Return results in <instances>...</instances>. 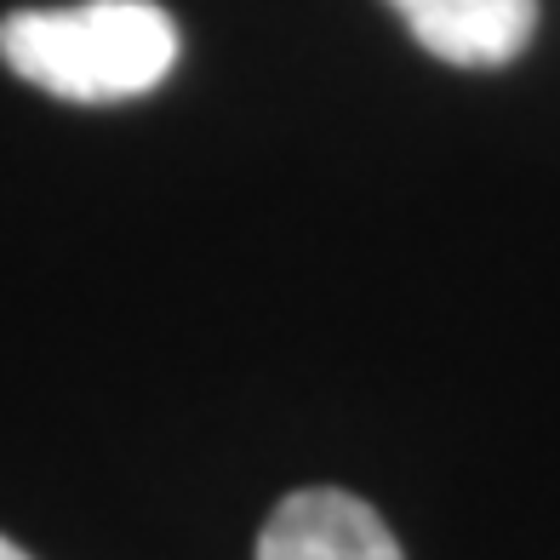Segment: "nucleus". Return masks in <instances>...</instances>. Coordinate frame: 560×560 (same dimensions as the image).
<instances>
[{"label": "nucleus", "instance_id": "f257e3e1", "mask_svg": "<svg viewBox=\"0 0 560 560\" xmlns=\"http://www.w3.org/2000/svg\"><path fill=\"white\" fill-rule=\"evenodd\" d=\"M0 58L63 104H126L177 63V23L155 0H81L0 18Z\"/></svg>", "mask_w": 560, "mask_h": 560}, {"label": "nucleus", "instance_id": "f03ea898", "mask_svg": "<svg viewBox=\"0 0 560 560\" xmlns=\"http://www.w3.org/2000/svg\"><path fill=\"white\" fill-rule=\"evenodd\" d=\"M258 560H406L372 503L338 487H303L275 503L258 532Z\"/></svg>", "mask_w": 560, "mask_h": 560}, {"label": "nucleus", "instance_id": "7ed1b4c3", "mask_svg": "<svg viewBox=\"0 0 560 560\" xmlns=\"http://www.w3.org/2000/svg\"><path fill=\"white\" fill-rule=\"evenodd\" d=\"M429 58L452 69H503L538 35V0H389Z\"/></svg>", "mask_w": 560, "mask_h": 560}, {"label": "nucleus", "instance_id": "20e7f679", "mask_svg": "<svg viewBox=\"0 0 560 560\" xmlns=\"http://www.w3.org/2000/svg\"><path fill=\"white\" fill-rule=\"evenodd\" d=\"M0 560H35V555H23L12 538H0Z\"/></svg>", "mask_w": 560, "mask_h": 560}]
</instances>
